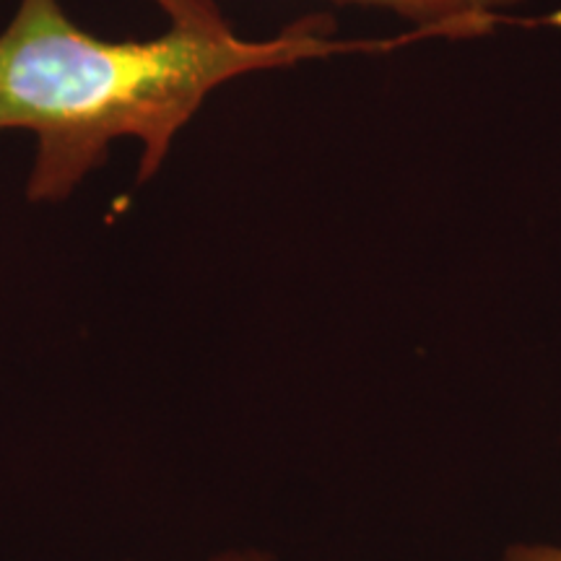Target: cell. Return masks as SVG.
<instances>
[{"instance_id": "2", "label": "cell", "mask_w": 561, "mask_h": 561, "mask_svg": "<svg viewBox=\"0 0 561 561\" xmlns=\"http://www.w3.org/2000/svg\"><path fill=\"white\" fill-rule=\"evenodd\" d=\"M339 3L375 5L398 16L419 21V26H453L468 37H479L502 21V11L523 0H339Z\"/></svg>"}, {"instance_id": "3", "label": "cell", "mask_w": 561, "mask_h": 561, "mask_svg": "<svg viewBox=\"0 0 561 561\" xmlns=\"http://www.w3.org/2000/svg\"><path fill=\"white\" fill-rule=\"evenodd\" d=\"M502 561H561L559 543H512Z\"/></svg>"}, {"instance_id": "4", "label": "cell", "mask_w": 561, "mask_h": 561, "mask_svg": "<svg viewBox=\"0 0 561 561\" xmlns=\"http://www.w3.org/2000/svg\"><path fill=\"white\" fill-rule=\"evenodd\" d=\"M210 561H273V559L268 557V553H263L257 549H234V551H224Z\"/></svg>"}, {"instance_id": "1", "label": "cell", "mask_w": 561, "mask_h": 561, "mask_svg": "<svg viewBox=\"0 0 561 561\" xmlns=\"http://www.w3.org/2000/svg\"><path fill=\"white\" fill-rule=\"evenodd\" d=\"M170 30L157 39L110 42L79 30L62 0H21L0 32V130L37 136L26 195L62 201L107 161L112 140L144 144L138 182L170 153L172 138L221 83L237 76L341 53H390L413 39L466 37L419 26L396 39H335L325 13L301 16L278 37L244 39L216 0H157Z\"/></svg>"}]
</instances>
